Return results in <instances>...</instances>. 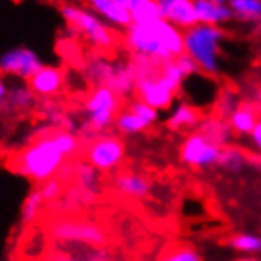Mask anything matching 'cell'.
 <instances>
[{
    "label": "cell",
    "instance_id": "35",
    "mask_svg": "<svg viewBox=\"0 0 261 261\" xmlns=\"http://www.w3.org/2000/svg\"><path fill=\"white\" fill-rule=\"evenodd\" d=\"M8 93H10V85H8L6 78H4L2 74H0V108L6 105Z\"/></svg>",
    "mask_w": 261,
    "mask_h": 261
},
{
    "label": "cell",
    "instance_id": "20",
    "mask_svg": "<svg viewBox=\"0 0 261 261\" xmlns=\"http://www.w3.org/2000/svg\"><path fill=\"white\" fill-rule=\"evenodd\" d=\"M34 105H36V95L31 91V87L29 85H15V87H10L6 105L2 108H6L10 112H27Z\"/></svg>",
    "mask_w": 261,
    "mask_h": 261
},
{
    "label": "cell",
    "instance_id": "15",
    "mask_svg": "<svg viewBox=\"0 0 261 261\" xmlns=\"http://www.w3.org/2000/svg\"><path fill=\"white\" fill-rule=\"evenodd\" d=\"M114 191L121 197L127 199H146L151 191V182L148 178L135 172V170H127V172H119L114 178Z\"/></svg>",
    "mask_w": 261,
    "mask_h": 261
},
{
    "label": "cell",
    "instance_id": "17",
    "mask_svg": "<svg viewBox=\"0 0 261 261\" xmlns=\"http://www.w3.org/2000/svg\"><path fill=\"white\" fill-rule=\"evenodd\" d=\"M259 114L261 112H259V108H257V105L241 102V105L233 110V114L227 118V123L233 133L241 135V137H250L261 118Z\"/></svg>",
    "mask_w": 261,
    "mask_h": 261
},
{
    "label": "cell",
    "instance_id": "19",
    "mask_svg": "<svg viewBox=\"0 0 261 261\" xmlns=\"http://www.w3.org/2000/svg\"><path fill=\"white\" fill-rule=\"evenodd\" d=\"M72 180L74 186L89 191L93 195H100V176L98 170H95L85 161H72Z\"/></svg>",
    "mask_w": 261,
    "mask_h": 261
},
{
    "label": "cell",
    "instance_id": "3",
    "mask_svg": "<svg viewBox=\"0 0 261 261\" xmlns=\"http://www.w3.org/2000/svg\"><path fill=\"white\" fill-rule=\"evenodd\" d=\"M225 33L222 27L195 25L184 31V53L195 61L204 76H218L222 70V46Z\"/></svg>",
    "mask_w": 261,
    "mask_h": 261
},
{
    "label": "cell",
    "instance_id": "37",
    "mask_svg": "<svg viewBox=\"0 0 261 261\" xmlns=\"http://www.w3.org/2000/svg\"><path fill=\"white\" fill-rule=\"evenodd\" d=\"M235 261H261L259 257H254V255H242V257H237Z\"/></svg>",
    "mask_w": 261,
    "mask_h": 261
},
{
    "label": "cell",
    "instance_id": "21",
    "mask_svg": "<svg viewBox=\"0 0 261 261\" xmlns=\"http://www.w3.org/2000/svg\"><path fill=\"white\" fill-rule=\"evenodd\" d=\"M227 246L242 255H254V257H257L261 254V235L248 233V231L235 233V235L229 237Z\"/></svg>",
    "mask_w": 261,
    "mask_h": 261
},
{
    "label": "cell",
    "instance_id": "10",
    "mask_svg": "<svg viewBox=\"0 0 261 261\" xmlns=\"http://www.w3.org/2000/svg\"><path fill=\"white\" fill-rule=\"evenodd\" d=\"M42 66L40 55L31 47H12L0 55V74L4 78L12 76L29 82Z\"/></svg>",
    "mask_w": 261,
    "mask_h": 261
},
{
    "label": "cell",
    "instance_id": "22",
    "mask_svg": "<svg viewBox=\"0 0 261 261\" xmlns=\"http://www.w3.org/2000/svg\"><path fill=\"white\" fill-rule=\"evenodd\" d=\"M114 129L118 130L119 137H135V135H140L146 129H150V125L144 123L142 119L125 108V110H119V114L116 116Z\"/></svg>",
    "mask_w": 261,
    "mask_h": 261
},
{
    "label": "cell",
    "instance_id": "30",
    "mask_svg": "<svg viewBox=\"0 0 261 261\" xmlns=\"http://www.w3.org/2000/svg\"><path fill=\"white\" fill-rule=\"evenodd\" d=\"M239 105H241V100H239L235 91H231V89H222V91L218 93V97H216V112H218L216 116L227 119Z\"/></svg>",
    "mask_w": 261,
    "mask_h": 261
},
{
    "label": "cell",
    "instance_id": "8",
    "mask_svg": "<svg viewBox=\"0 0 261 261\" xmlns=\"http://www.w3.org/2000/svg\"><path fill=\"white\" fill-rule=\"evenodd\" d=\"M84 157L85 163H89L98 172H112L123 163L125 142L116 135H102L85 144Z\"/></svg>",
    "mask_w": 261,
    "mask_h": 261
},
{
    "label": "cell",
    "instance_id": "24",
    "mask_svg": "<svg viewBox=\"0 0 261 261\" xmlns=\"http://www.w3.org/2000/svg\"><path fill=\"white\" fill-rule=\"evenodd\" d=\"M133 23H148L153 19H161L157 0H127Z\"/></svg>",
    "mask_w": 261,
    "mask_h": 261
},
{
    "label": "cell",
    "instance_id": "36",
    "mask_svg": "<svg viewBox=\"0 0 261 261\" xmlns=\"http://www.w3.org/2000/svg\"><path fill=\"white\" fill-rule=\"evenodd\" d=\"M250 138H252V142H254L255 150L261 153V118H259V121H257V125H255V129L252 130Z\"/></svg>",
    "mask_w": 261,
    "mask_h": 261
},
{
    "label": "cell",
    "instance_id": "12",
    "mask_svg": "<svg viewBox=\"0 0 261 261\" xmlns=\"http://www.w3.org/2000/svg\"><path fill=\"white\" fill-rule=\"evenodd\" d=\"M31 91L36 95V98H53L61 89L65 87V72L59 66L44 65L33 78L29 80Z\"/></svg>",
    "mask_w": 261,
    "mask_h": 261
},
{
    "label": "cell",
    "instance_id": "1",
    "mask_svg": "<svg viewBox=\"0 0 261 261\" xmlns=\"http://www.w3.org/2000/svg\"><path fill=\"white\" fill-rule=\"evenodd\" d=\"M123 44L133 57L169 63L184 55V31L165 19L133 23L123 33Z\"/></svg>",
    "mask_w": 261,
    "mask_h": 261
},
{
    "label": "cell",
    "instance_id": "26",
    "mask_svg": "<svg viewBox=\"0 0 261 261\" xmlns=\"http://www.w3.org/2000/svg\"><path fill=\"white\" fill-rule=\"evenodd\" d=\"M250 161L248 153L237 146H225L222 148V155H220V161H218V167L229 170V172H239L241 169L246 167V163Z\"/></svg>",
    "mask_w": 261,
    "mask_h": 261
},
{
    "label": "cell",
    "instance_id": "23",
    "mask_svg": "<svg viewBox=\"0 0 261 261\" xmlns=\"http://www.w3.org/2000/svg\"><path fill=\"white\" fill-rule=\"evenodd\" d=\"M233 17L244 23H261V0H231Z\"/></svg>",
    "mask_w": 261,
    "mask_h": 261
},
{
    "label": "cell",
    "instance_id": "4",
    "mask_svg": "<svg viewBox=\"0 0 261 261\" xmlns=\"http://www.w3.org/2000/svg\"><path fill=\"white\" fill-rule=\"evenodd\" d=\"M121 97L108 87H93L84 98V121L80 125V138H93L106 135L116 123Z\"/></svg>",
    "mask_w": 261,
    "mask_h": 261
},
{
    "label": "cell",
    "instance_id": "25",
    "mask_svg": "<svg viewBox=\"0 0 261 261\" xmlns=\"http://www.w3.org/2000/svg\"><path fill=\"white\" fill-rule=\"evenodd\" d=\"M95 199H97V195H93L89 191L82 190V188L72 184L70 188L65 191L63 199H61V206L66 212H74V210H80L84 208V206H87V204H91Z\"/></svg>",
    "mask_w": 261,
    "mask_h": 261
},
{
    "label": "cell",
    "instance_id": "11",
    "mask_svg": "<svg viewBox=\"0 0 261 261\" xmlns=\"http://www.w3.org/2000/svg\"><path fill=\"white\" fill-rule=\"evenodd\" d=\"M87 8L95 12L110 29L127 31L133 25L127 0H91Z\"/></svg>",
    "mask_w": 261,
    "mask_h": 261
},
{
    "label": "cell",
    "instance_id": "9",
    "mask_svg": "<svg viewBox=\"0 0 261 261\" xmlns=\"http://www.w3.org/2000/svg\"><path fill=\"white\" fill-rule=\"evenodd\" d=\"M178 155H180V161L190 169H210V167H218L222 146L214 144L195 130L184 138Z\"/></svg>",
    "mask_w": 261,
    "mask_h": 261
},
{
    "label": "cell",
    "instance_id": "14",
    "mask_svg": "<svg viewBox=\"0 0 261 261\" xmlns=\"http://www.w3.org/2000/svg\"><path fill=\"white\" fill-rule=\"evenodd\" d=\"M197 25L220 27L233 19V12L229 8V2L223 0H193Z\"/></svg>",
    "mask_w": 261,
    "mask_h": 261
},
{
    "label": "cell",
    "instance_id": "5",
    "mask_svg": "<svg viewBox=\"0 0 261 261\" xmlns=\"http://www.w3.org/2000/svg\"><path fill=\"white\" fill-rule=\"evenodd\" d=\"M61 17L80 36H84L93 47L97 49H112L116 46V34L114 29L106 25L97 13L91 12L87 6L80 4H63Z\"/></svg>",
    "mask_w": 261,
    "mask_h": 261
},
{
    "label": "cell",
    "instance_id": "28",
    "mask_svg": "<svg viewBox=\"0 0 261 261\" xmlns=\"http://www.w3.org/2000/svg\"><path fill=\"white\" fill-rule=\"evenodd\" d=\"M46 206V202L42 199L38 190L31 191L29 195L25 197V201H23V206H21V223L23 225H29V223H33L38 220V216L42 214V210Z\"/></svg>",
    "mask_w": 261,
    "mask_h": 261
},
{
    "label": "cell",
    "instance_id": "18",
    "mask_svg": "<svg viewBox=\"0 0 261 261\" xmlns=\"http://www.w3.org/2000/svg\"><path fill=\"white\" fill-rule=\"evenodd\" d=\"M197 133H201L202 137H206L208 140H212V142L222 146V148L229 146V140H231V135H233L227 119L220 118V116H206V118H202L199 127H197Z\"/></svg>",
    "mask_w": 261,
    "mask_h": 261
},
{
    "label": "cell",
    "instance_id": "7",
    "mask_svg": "<svg viewBox=\"0 0 261 261\" xmlns=\"http://www.w3.org/2000/svg\"><path fill=\"white\" fill-rule=\"evenodd\" d=\"M49 235L63 244L100 248L108 241L106 231L98 223L84 218H57L49 223Z\"/></svg>",
    "mask_w": 261,
    "mask_h": 261
},
{
    "label": "cell",
    "instance_id": "27",
    "mask_svg": "<svg viewBox=\"0 0 261 261\" xmlns=\"http://www.w3.org/2000/svg\"><path fill=\"white\" fill-rule=\"evenodd\" d=\"M51 138H53V142H55V146H57V150H59L66 159L74 157L80 151V148H82V138H80V135H76V133L53 129Z\"/></svg>",
    "mask_w": 261,
    "mask_h": 261
},
{
    "label": "cell",
    "instance_id": "33",
    "mask_svg": "<svg viewBox=\"0 0 261 261\" xmlns=\"http://www.w3.org/2000/svg\"><path fill=\"white\" fill-rule=\"evenodd\" d=\"M174 63H176V66L180 68V72H182L186 78L190 80L191 76H195V74H199V66L195 65V61L190 59L186 53L184 55H180L178 59H174Z\"/></svg>",
    "mask_w": 261,
    "mask_h": 261
},
{
    "label": "cell",
    "instance_id": "6",
    "mask_svg": "<svg viewBox=\"0 0 261 261\" xmlns=\"http://www.w3.org/2000/svg\"><path fill=\"white\" fill-rule=\"evenodd\" d=\"M85 76L95 87H108L119 97L135 93L137 74L130 61H108L95 57L85 66Z\"/></svg>",
    "mask_w": 261,
    "mask_h": 261
},
{
    "label": "cell",
    "instance_id": "31",
    "mask_svg": "<svg viewBox=\"0 0 261 261\" xmlns=\"http://www.w3.org/2000/svg\"><path fill=\"white\" fill-rule=\"evenodd\" d=\"M127 110L133 112L137 118H140L144 123H148L150 127L153 123H157V119H159V112H157L155 108L148 106L146 102H142V100H138L137 97L133 98L129 105H127Z\"/></svg>",
    "mask_w": 261,
    "mask_h": 261
},
{
    "label": "cell",
    "instance_id": "13",
    "mask_svg": "<svg viewBox=\"0 0 261 261\" xmlns=\"http://www.w3.org/2000/svg\"><path fill=\"white\" fill-rule=\"evenodd\" d=\"M161 19L174 25L180 31H188L197 25L193 0H157Z\"/></svg>",
    "mask_w": 261,
    "mask_h": 261
},
{
    "label": "cell",
    "instance_id": "29",
    "mask_svg": "<svg viewBox=\"0 0 261 261\" xmlns=\"http://www.w3.org/2000/svg\"><path fill=\"white\" fill-rule=\"evenodd\" d=\"M36 190L40 191V195H42V199H44L46 204H55V202H59L66 191L65 182H63L59 176L46 180L44 184H40Z\"/></svg>",
    "mask_w": 261,
    "mask_h": 261
},
{
    "label": "cell",
    "instance_id": "2",
    "mask_svg": "<svg viewBox=\"0 0 261 261\" xmlns=\"http://www.w3.org/2000/svg\"><path fill=\"white\" fill-rule=\"evenodd\" d=\"M51 127H47V130L38 135L34 142L15 155L12 167L17 174L36 184H44L59 174L63 165L66 163V157L57 150L51 138Z\"/></svg>",
    "mask_w": 261,
    "mask_h": 261
},
{
    "label": "cell",
    "instance_id": "34",
    "mask_svg": "<svg viewBox=\"0 0 261 261\" xmlns=\"http://www.w3.org/2000/svg\"><path fill=\"white\" fill-rule=\"evenodd\" d=\"M76 259L78 261H110V255L106 250H100V248H93L89 252H84V254L76 255Z\"/></svg>",
    "mask_w": 261,
    "mask_h": 261
},
{
    "label": "cell",
    "instance_id": "38",
    "mask_svg": "<svg viewBox=\"0 0 261 261\" xmlns=\"http://www.w3.org/2000/svg\"><path fill=\"white\" fill-rule=\"evenodd\" d=\"M259 27H261V23H259Z\"/></svg>",
    "mask_w": 261,
    "mask_h": 261
},
{
    "label": "cell",
    "instance_id": "16",
    "mask_svg": "<svg viewBox=\"0 0 261 261\" xmlns=\"http://www.w3.org/2000/svg\"><path fill=\"white\" fill-rule=\"evenodd\" d=\"M201 119L202 116L197 106L190 105V102H178L170 108L167 127L174 133H195Z\"/></svg>",
    "mask_w": 261,
    "mask_h": 261
},
{
    "label": "cell",
    "instance_id": "32",
    "mask_svg": "<svg viewBox=\"0 0 261 261\" xmlns=\"http://www.w3.org/2000/svg\"><path fill=\"white\" fill-rule=\"evenodd\" d=\"M161 261H202L201 254L191 246H176L161 257Z\"/></svg>",
    "mask_w": 261,
    "mask_h": 261
}]
</instances>
